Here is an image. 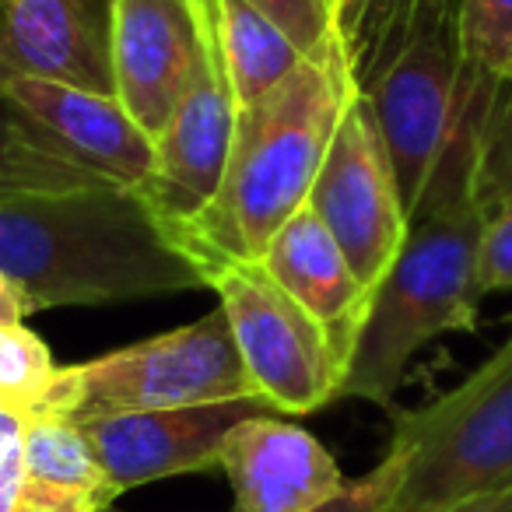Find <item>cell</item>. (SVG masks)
Masks as SVG:
<instances>
[{"instance_id":"cell-1","label":"cell","mask_w":512,"mask_h":512,"mask_svg":"<svg viewBox=\"0 0 512 512\" xmlns=\"http://www.w3.org/2000/svg\"><path fill=\"white\" fill-rule=\"evenodd\" d=\"M491 92L495 85L477 74L453 137L407 218L404 242L372 288L341 397L386 407L421 348L477 327V302L484 299L477 264L488 218L477 197V148Z\"/></svg>"},{"instance_id":"cell-2","label":"cell","mask_w":512,"mask_h":512,"mask_svg":"<svg viewBox=\"0 0 512 512\" xmlns=\"http://www.w3.org/2000/svg\"><path fill=\"white\" fill-rule=\"evenodd\" d=\"M358 92L344 39L334 36L253 106L235 116L232 155L211 207L176 242L211 274L256 264L271 239L306 207L316 172Z\"/></svg>"},{"instance_id":"cell-3","label":"cell","mask_w":512,"mask_h":512,"mask_svg":"<svg viewBox=\"0 0 512 512\" xmlns=\"http://www.w3.org/2000/svg\"><path fill=\"white\" fill-rule=\"evenodd\" d=\"M0 274L22 288L32 313L211 288L130 186L4 200Z\"/></svg>"},{"instance_id":"cell-4","label":"cell","mask_w":512,"mask_h":512,"mask_svg":"<svg viewBox=\"0 0 512 512\" xmlns=\"http://www.w3.org/2000/svg\"><path fill=\"white\" fill-rule=\"evenodd\" d=\"M390 449L404 460L390 512H446L512 488V334L460 386L400 414Z\"/></svg>"},{"instance_id":"cell-5","label":"cell","mask_w":512,"mask_h":512,"mask_svg":"<svg viewBox=\"0 0 512 512\" xmlns=\"http://www.w3.org/2000/svg\"><path fill=\"white\" fill-rule=\"evenodd\" d=\"M235 397H260V393L242 365L232 323L218 306L197 323H186L169 334L57 369L32 418L50 414V418L88 421Z\"/></svg>"},{"instance_id":"cell-6","label":"cell","mask_w":512,"mask_h":512,"mask_svg":"<svg viewBox=\"0 0 512 512\" xmlns=\"http://www.w3.org/2000/svg\"><path fill=\"white\" fill-rule=\"evenodd\" d=\"M463 0H435L414 18L397 57L365 88L390 151L404 211L418 207L477 74L460 32Z\"/></svg>"},{"instance_id":"cell-7","label":"cell","mask_w":512,"mask_h":512,"mask_svg":"<svg viewBox=\"0 0 512 512\" xmlns=\"http://www.w3.org/2000/svg\"><path fill=\"white\" fill-rule=\"evenodd\" d=\"M256 393L278 414H309L341 397L348 365L330 334L264 271L225 264L211 274Z\"/></svg>"},{"instance_id":"cell-8","label":"cell","mask_w":512,"mask_h":512,"mask_svg":"<svg viewBox=\"0 0 512 512\" xmlns=\"http://www.w3.org/2000/svg\"><path fill=\"white\" fill-rule=\"evenodd\" d=\"M306 207L334 235L351 271L372 292L404 242L407 211L383 130L362 88L351 95L337 123Z\"/></svg>"},{"instance_id":"cell-9","label":"cell","mask_w":512,"mask_h":512,"mask_svg":"<svg viewBox=\"0 0 512 512\" xmlns=\"http://www.w3.org/2000/svg\"><path fill=\"white\" fill-rule=\"evenodd\" d=\"M256 414H278L264 397H235L169 411L109 414L74 421L92 442L95 460L116 498L162 477L211 470L221 463L228 432Z\"/></svg>"},{"instance_id":"cell-10","label":"cell","mask_w":512,"mask_h":512,"mask_svg":"<svg viewBox=\"0 0 512 512\" xmlns=\"http://www.w3.org/2000/svg\"><path fill=\"white\" fill-rule=\"evenodd\" d=\"M221 64L186 0H116L113 74L116 99L151 137L165 134L200 74Z\"/></svg>"},{"instance_id":"cell-11","label":"cell","mask_w":512,"mask_h":512,"mask_svg":"<svg viewBox=\"0 0 512 512\" xmlns=\"http://www.w3.org/2000/svg\"><path fill=\"white\" fill-rule=\"evenodd\" d=\"M116 0H4L0 4V81L32 78L116 95Z\"/></svg>"},{"instance_id":"cell-12","label":"cell","mask_w":512,"mask_h":512,"mask_svg":"<svg viewBox=\"0 0 512 512\" xmlns=\"http://www.w3.org/2000/svg\"><path fill=\"white\" fill-rule=\"evenodd\" d=\"M235 109L225 67L211 64L155 141V165L137 186V197L176 239L211 207L225 176L235 137Z\"/></svg>"},{"instance_id":"cell-13","label":"cell","mask_w":512,"mask_h":512,"mask_svg":"<svg viewBox=\"0 0 512 512\" xmlns=\"http://www.w3.org/2000/svg\"><path fill=\"white\" fill-rule=\"evenodd\" d=\"M218 467L232 484L235 512H313L348 484L323 442L278 414L235 425Z\"/></svg>"},{"instance_id":"cell-14","label":"cell","mask_w":512,"mask_h":512,"mask_svg":"<svg viewBox=\"0 0 512 512\" xmlns=\"http://www.w3.org/2000/svg\"><path fill=\"white\" fill-rule=\"evenodd\" d=\"M0 95L15 102L74 162L116 186H137L155 165V141L134 123L116 95H95L53 81L8 78Z\"/></svg>"},{"instance_id":"cell-15","label":"cell","mask_w":512,"mask_h":512,"mask_svg":"<svg viewBox=\"0 0 512 512\" xmlns=\"http://www.w3.org/2000/svg\"><path fill=\"white\" fill-rule=\"evenodd\" d=\"M256 264H264V271L327 330L341 362L351 365L372 292L358 281L348 256L341 253L334 235L320 225V218L309 207H302L274 235Z\"/></svg>"},{"instance_id":"cell-16","label":"cell","mask_w":512,"mask_h":512,"mask_svg":"<svg viewBox=\"0 0 512 512\" xmlns=\"http://www.w3.org/2000/svg\"><path fill=\"white\" fill-rule=\"evenodd\" d=\"M218 8L221 67L235 109H246L271 95L302 64V53L271 18L246 0H218Z\"/></svg>"},{"instance_id":"cell-17","label":"cell","mask_w":512,"mask_h":512,"mask_svg":"<svg viewBox=\"0 0 512 512\" xmlns=\"http://www.w3.org/2000/svg\"><path fill=\"white\" fill-rule=\"evenodd\" d=\"M116 186L74 162L15 102L0 95V204L32 193H74Z\"/></svg>"},{"instance_id":"cell-18","label":"cell","mask_w":512,"mask_h":512,"mask_svg":"<svg viewBox=\"0 0 512 512\" xmlns=\"http://www.w3.org/2000/svg\"><path fill=\"white\" fill-rule=\"evenodd\" d=\"M22 456H25V474L36 477L53 488L81 491V495L99 498L102 505H113V491L102 474L99 460H95L92 442L85 439L81 425L67 418H50L39 414L29 418L22 432Z\"/></svg>"},{"instance_id":"cell-19","label":"cell","mask_w":512,"mask_h":512,"mask_svg":"<svg viewBox=\"0 0 512 512\" xmlns=\"http://www.w3.org/2000/svg\"><path fill=\"white\" fill-rule=\"evenodd\" d=\"M435 0H358V11L344 29V50L355 74V85L369 88L386 64L397 57L400 43L411 32L414 18Z\"/></svg>"},{"instance_id":"cell-20","label":"cell","mask_w":512,"mask_h":512,"mask_svg":"<svg viewBox=\"0 0 512 512\" xmlns=\"http://www.w3.org/2000/svg\"><path fill=\"white\" fill-rule=\"evenodd\" d=\"M57 365L25 323L0 327V407L32 418L50 390Z\"/></svg>"},{"instance_id":"cell-21","label":"cell","mask_w":512,"mask_h":512,"mask_svg":"<svg viewBox=\"0 0 512 512\" xmlns=\"http://www.w3.org/2000/svg\"><path fill=\"white\" fill-rule=\"evenodd\" d=\"M463 53L491 85L512 81V0H463Z\"/></svg>"},{"instance_id":"cell-22","label":"cell","mask_w":512,"mask_h":512,"mask_svg":"<svg viewBox=\"0 0 512 512\" xmlns=\"http://www.w3.org/2000/svg\"><path fill=\"white\" fill-rule=\"evenodd\" d=\"M477 197L484 207L512 197V81L495 85L481 123L477 148Z\"/></svg>"},{"instance_id":"cell-23","label":"cell","mask_w":512,"mask_h":512,"mask_svg":"<svg viewBox=\"0 0 512 512\" xmlns=\"http://www.w3.org/2000/svg\"><path fill=\"white\" fill-rule=\"evenodd\" d=\"M260 15H267L295 46L302 57L316 53L323 43L341 36L337 29V11L330 0H246Z\"/></svg>"},{"instance_id":"cell-24","label":"cell","mask_w":512,"mask_h":512,"mask_svg":"<svg viewBox=\"0 0 512 512\" xmlns=\"http://www.w3.org/2000/svg\"><path fill=\"white\" fill-rule=\"evenodd\" d=\"M481 292H512V197L488 204L481 235Z\"/></svg>"},{"instance_id":"cell-25","label":"cell","mask_w":512,"mask_h":512,"mask_svg":"<svg viewBox=\"0 0 512 512\" xmlns=\"http://www.w3.org/2000/svg\"><path fill=\"white\" fill-rule=\"evenodd\" d=\"M400 474H404V460L390 449L369 474H362L358 481H348L341 495L323 502L313 512H390L400 488Z\"/></svg>"},{"instance_id":"cell-26","label":"cell","mask_w":512,"mask_h":512,"mask_svg":"<svg viewBox=\"0 0 512 512\" xmlns=\"http://www.w3.org/2000/svg\"><path fill=\"white\" fill-rule=\"evenodd\" d=\"M32 313L29 299L22 295V288L8 278V274H0V327H15V323H25V316Z\"/></svg>"},{"instance_id":"cell-27","label":"cell","mask_w":512,"mask_h":512,"mask_svg":"<svg viewBox=\"0 0 512 512\" xmlns=\"http://www.w3.org/2000/svg\"><path fill=\"white\" fill-rule=\"evenodd\" d=\"M186 4H190V11L197 15V25H200V32H204L207 46H211V53L221 60V53H218V22H221L218 0H186Z\"/></svg>"},{"instance_id":"cell-28","label":"cell","mask_w":512,"mask_h":512,"mask_svg":"<svg viewBox=\"0 0 512 512\" xmlns=\"http://www.w3.org/2000/svg\"><path fill=\"white\" fill-rule=\"evenodd\" d=\"M446 512H512V488H498L488 495H474Z\"/></svg>"},{"instance_id":"cell-29","label":"cell","mask_w":512,"mask_h":512,"mask_svg":"<svg viewBox=\"0 0 512 512\" xmlns=\"http://www.w3.org/2000/svg\"><path fill=\"white\" fill-rule=\"evenodd\" d=\"M25 425H29V418H25V414L11 411V407H0V442L22 439Z\"/></svg>"},{"instance_id":"cell-30","label":"cell","mask_w":512,"mask_h":512,"mask_svg":"<svg viewBox=\"0 0 512 512\" xmlns=\"http://www.w3.org/2000/svg\"><path fill=\"white\" fill-rule=\"evenodd\" d=\"M355 11H358V0H337V29H341V36L351 25V18H355Z\"/></svg>"},{"instance_id":"cell-31","label":"cell","mask_w":512,"mask_h":512,"mask_svg":"<svg viewBox=\"0 0 512 512\" xmlns=\"http://www.w3.org/2000/svg\"><path fill=\"white\" fill-rule=\"evenodd\" d=\"M330 4H334V11H337V0H330Z\"/></svg>"},{"instance_id":"cell-32","label":"cell","mask_w":512,"mask_h":512,"mask_svg":"<svg viewBox=\"0 0 512 512\" xmlns=\"http://www.w3.org/2000/svg\"><path fill=\"white\" fill-rule=\"evenodd\" d=\"M0 4H4V0H0Z\"/></svg>"}]
</instances>
